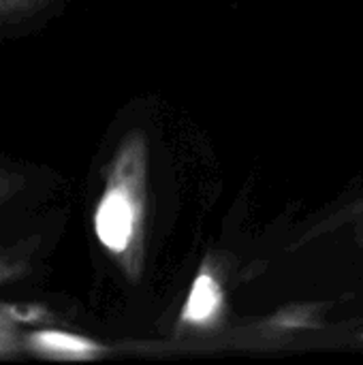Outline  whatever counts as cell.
<instances>
[{
	"instance_id": "2",
	"label": "cell",
	"mask_w": 363,
	"mask_h": 365,
	"mask_svg": "<svg viewBox=\"0 0 363 365\" xmlns=\"http://www.w3.org/2000/svg\"><path fill=\"white\" fill-rule=\"evenodd\" d=\"M45 178L36 165L0 158V231L36 220Z\"/></svg>"
},
{
	"instance_id": "4",
	"label": "cell",
	"mask_w": 363,
	"mask_h": 365,
	"mask_svg": "<svg viewBox=\"0 0 363 365\" xmlns=\"http://www.w3.org/2000/svg\"><path fill=\"white\" fill-rule=\"evenodd\" d=\"M60 0H0V41L21 38L47 21Z\"/></svg>"
},
{
	"instance_id": "3",
	"label": "cell",
	"mask_w": 363,
	"mask_h": 365,
	"mask_svg": "<svg viewBox=\"0 0 363 365\" xmlns=\"http://www.w3.org/2000/svg\"><path fill=\"white\" fill-rule=\"evenodd\" d=\"M45 229L36 220L0 231V287L26 282L45 255Z\"/></svg>"
},
{
	"instance_id": "5",
	"label": "cell",
	"mask_w": 363,
	"mask_h": 365,
	"mask_svg": "<svg viewBox=\"0 0 363 365\" xmlns=\"http://www.w3.org/2000/svg\"><path fill=\"white\" fill-rule=\"evenodd\" d=\"M26 344L30 355L43 357H58V359H83L92 357L101 351V346L92 340H86L75 334L56 331V329H41L26 334Z\"/></svg>"
},
{
	"instance_id": "6",
	"label": "cell",
	"mask_w": 363,
	"mask_h": 365,
	"mask_svg": "<svg viewBox=\"0 0 363 365\" xmlns=\"http://www.w3.org/2000/svg\"><path fill=\"white\" fill-rule=\"evenodd\" d=\"M223 308V291L212 274L203 272L195 278V284L188 293V299L182 310V321L193 325L210 323Z\"/></svg>"
},
{
	"instance_id": "1",
	"label": "cell",
	"mask_w": 363,
	"mask_h": 365,
	"mask_svg": "<svg viewBox=\"0 0 363 365\" xmlns=\"http://www.w3.org/2000/svg\"><path fill=\"white\" fill-rule=\"evenodd\" d=\"M143 143L131 137L118 150L105 190L94 207V235L113 257H128L141 244Z\"/></svg>"
},
{
	"instance_id": "7",
	"label": "cell",
	"mask_w": 363,
	"mask_h": 365,
	"mask_svg": "<svg viewBox=\"0 0 363 365\" xmlns=\"http://www.w3.org/2000/svg\"><path fill=\"white\" fill-rule=\"evenodd\" d=\"M28 353L26 334L11 321L0 317V361L4 359H19ZM30 355V353H28Z\"/></svg>"
}]
</instances>
